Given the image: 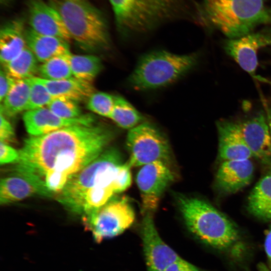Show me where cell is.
<instances>
[{
    "instance_id": "obj_24",
    "label": "cell",
    "mask_w": 271,
    "mask_h": 271,
    "mask_svg": "<svg viewBox=\"0 0 271 271\" xmlns=\"http://www.w3.org/2000/svg\"><path fill=\"white\" fill-rule=\"evenodd\" d=\"M38 60L27 46L17 56L4 66L5 72L14 80L28 79L38 74Z\"/></svg>"
},
{
    "instance_id": "obj_30",
    "label": "cell",
    "mask_w": 271,
    "mask_h": 271,
    "mask_svg": "<svg viewBox=\"0 0 271 271\" xmlns=\"http://www.w3.org/2000/svg\"><path fill=\"white\" fill-rule=\"evenodd\" d=\"M78 101L65 97H55L47 107L56 115L64 118H73L81 115Z\"/></svg>"
},
{
    "instance_id": "obj_11",
    "label": "cell",
    "mask_w": 271,
    "mask_h": 271,
    "mask_svg": "<svg viewBox=\"0 0 271 271\" xmlns=\"http://www.w3.org/2000/svg\"><path fill=\"white\" fill-rule=\"evenodd\" d=\"M140 231L148 271H165L181 258L161 238L155 226L153 212L143 213Z\"/></svg>"
},
{
    "instance_id": "obj_34",
    "label": "cell",
    "mask_w": 271,
    "mask_h": 271,
    "mask_svg": "<svg viewBox=\"0 0 271 271\" xmlns=\"http://www.w3.org/2000/svg\"><path fill=\"white\" fill-rule=\"evenodd\" d=\"M15 80L11 78L3 70L0 73V101L2 103Z\"/></svg>"
},
{
    "instance_id": "obj_14",
    "label": "cell",
    "mask_w": 271,
    "mask_h": 271,
    "mask_svg": "<svg viewBox=\"0 0 271 271\" xmlns=\"http://www.w3.org/2000/svg\"><path fill=\"white\" fill-rule=\"evenodd\" d=\"M23 119L30 136H39L72 125H91L95 117L89 114L73 118H64L52 112L47 107L26 111Z\"/></svg>"
},
{
    "instance_id": "obj_21",
    "label": "cell",
    "mask_w": 271,
    "mask_h": 271,
    "mask_svg": "<svg viewBox=\"0 0 271 271\" xmlns=\"http://www.w3.org/2000/svg\"><path fill=\"white\" fill-rule=\"evenodd\" d=\"M35 78L46 87L54 98L65 97L79 101L88 99L95 92L92 82L73 76L59 80H49L36 76Z\"/></svg>"
},
{
    "instance_id": "obj_35",
    "label": "cell",
    "mask_w": 271,
    "mask_h": 271,
    "mask_svg": "<svg viewBox=\"0 0 271 271\" xmlns=\"http://www.w3.org/2000/svg\"><path fill=\"white\" fill-rule=\"evenodd\" d=\"M265 115L271 134V97L265 101Z\"/></svg>"
},
{
    "instance_id": "obj_16",
    "label": "cell",
    "mask_w": 271,
    "mask_h": 271,
    "mask_svg": "<svg viewBox=\"0 0 271 271\" xmlns=\"http://www.w3.org/2000/svg\"><path fill=\"white\" fill-rule=\"evenodd\" d=\"M242 137L253 157L271 165V134L264 113L237 120Z\"/></svg>"
},
{
    "instance_id": "obj_27",
    "label": "cell",
    "mask_w": 271,
    "mask_h": 271,
    "mask_svg": "<svg viewBox=\"0 0 271 271\" xmlns=\"http://www.w3.org/2000/svg\"><path fill=\"white\" fill-rule=\"evenodd\" d=\"M70 55L54 57L42 63L39 67V77L59 80L73 77L69 61Z\"/></svg>"
},
{
    "instance_id": "obj_29",
    "label": "cell",
    "mask_w": 271,
    "mask_h": 271,
    "mask_svg": "<svg viewBox=\"0 0 271 271\" xmlns=\"http://www.w3.org/2000/svg\"><path fill=\"white\" fill-rule=\"evenodd\" d=\"M115 96L104 92L93 93L87 99V107L92 112L109 118L113 110Z\"/></svg>"
},
{
    "instance_id": "obj_33",
    "label": "cell",
    "mask_w": 271,
    "mask_h": 271,
    "mask_svg": "<svg viewBox=\"0 0 271 271\" xmlns=\"http://www.w3.org/2000/svg\"><path fill=\"white\" fill-rule=\"evenodd\" d=\"M165 271H202L191 263L180 258L171 265Z\"/></svg>"
},
{
    "instance_id": "obj_20",
    "label": "cell",
    "mask_w": 271,
    "mask_h": 271,
    "mask_svg": "<svg viewBox=\"0 0 271 271\" xmlns=\"http://www.w3.org/2000/svg\"><path fill=\"white\" fill-rule=\"evenodd\" d=\"M26 29L19 19L6 23L0 32V60L4 66L17 56L27 46Z\"/></svg>"
},
{
    "instance_id": "obj_22",
    "label": "cell",
    "mask_w": 271,
    "mask_h": 271,
    "mask_svg": "<svg viewBox=\"0 0 271 271\" xmlns=\"http://www.w3.org/2000/svg\"><path fill=\"white\" fill-rule=\"evenodd\" d=\"M247 208L255 217L271 221V173L261 178L252 189L247 199Z\"/></svg>"
},
{
    "instance_id": "obj_36",
    "label": "cell",
    "mask_w": 271,
    "mask_h": 271,
    "mask_svg": "<svg viewBox=\"0 0 271 271\" xmlns=\"http://www.w3.org/2000/svg\"><path fill=\"white\" fill-rule=\"evenodd\" d=\"M258 271H271V269L262 262H260L257 264Z\"/></svg>"
},
{
    "instance_id": "obj_6",
    "label": "cell",
    "mask_w": 271,
    "mask_h": 271,
    "mask_svg": "<svg viewBox=\"0 0 271 271\" xmlns=\"http://www.w3.org/2000/svg\"><path fill=\"white\" fill-rule=\"evenodd\" d=\"M48 2L59 12L71 38L81 48L93 51L108 47V27L100 11L86 1Z\"/></svg>"
},
{
    "instance_id": "obj_26",
    "label": "cell",
    "mask_w": 271,
    "mask_h": 271,
    "mask_svg": "<svg viewBox=\"0 0 271 271\" xmlns=\"http://www.w3.org/2000/svg\"><path fill=\"white\" fill-rule=\"evenodd\" d=\"M109 118L119 127L129 130L141 123L143 120L141 113L120 96H115L114 107Z\"/></svg>"
},
{
    "instance_id": "obj_4",
    "label": "cell",
    "mask_w": 271,
    "mask_h": 271,
    "mask_svg": "<svg viewBox=\"0 0 271 271\" xmlns=\"http://www.w3.org/2000/svg\"><path fill=\"white\" fill-rule=\"evenodd\" d=\"M202 22L228 39L237 38L258 26L271 25V8L265 0H204Z\"/></svg>"
},
{
    "instance_id": "obj_5",
    "label": "cell",
    "mask_w": 271,
    "mask_h": 271,
    "mask_svg": "<svg viewBox=\"0 0 271 271\" xmlns=\"http://www.w3.org/2000/svg\"><path fill=\"white\" fill-rule=\"evenodd\" d=\"M198 60L197 53L180 55L164 50L150 52L139 59L127 82L137 90L164 87L193 69Z\"/></svg>"
},
{
    "instance_id": "obj_8",
    "label": "cell",
    "mask_w": 271,
    "mask_h": 271,
    "mask_svg": "<svg viewBox=\"0 0 271 271\" xmlns=\"http://www.w3.org/2000/svg\"><path fill=\"white\" fill-rule=\"evenodd\" d=\"M126 144L130 154L127 162L131 167L157 161L170 165L171 154L168 142L151 123L143 122L129 129Z\"/></svg>"
},
{
    "instance_id": "obj_12",
    "label": "cell",
    "mask_w": 271,
    "mask_h": 271,
    "mask_svg": "<svg viewBox=\"0 0 271 271\" xmlns=\"http://www.w3.org/2000/svg\"><path fill=\"white\" fill-rule=\"evenodd\" d=\"M223 49L238 65L251 76H255L259 50L271 47V32H252L242 37L227 39Z\"/></svg>"
},
{
    "instance_id": "obj_13",
    "label": "cell",
    "mask_w": 271,
    "mask_h": 271,
    "mask_svg": "<svg viewBox=\"0 0 271 271\" xmlns=\"http://www.w3.org/2000/svg\"><path fill=\"white\" fill-rule=\"evenodd\" d=\"M35 195L48 197L53 195L38 178L29 173L13 168L10 174L1 180V204L21 201Z\"/></svg>"
},
{
    "instance_id": "obj_32",
    "label": "cell",
    "mask_w": 271,
    "mask_h": 271,
    "mask_svg": "<svg viewBox=\"0 0 271 271\" xmlns=\"http://www.w3.org/2000/svg\"><path fill=\"white\" fill-rule=\"evenodd\" d=\"M0 151V163L2 165L16 163L19 160V151L7 144L1 142Z\"/></svg>"
},
{
    "instance_id": "obj_18",
    "label": "cell",
    "mask_w": 271,
    "mask_h": 271,
    "mask_svg": "<svg viewBox=\"0 0 271 271\" xmlns=\"http://www.w3.org/2000/svg\"><path fill=\"white\" fill-rule=\"evenodd\" d=\"M253 172L249 159L223 161L216 174V187L224 194L234 193L250 183Z\"/></svg>"
},
{
    "instance_id": "obj_7",
    "label": "cell",
    "mask_w": 271,
    "mask_h": 271,
    "mask_svg": "<svg viewBox=\"0 0 271 271\" xmlns=\"http://www.w3.org/2000/svg\"><path fill=\"white\" fill-rule=\"evenodd\" d=\"M123 164L122 157L114 148L105 150L98 157L73 175L57 200L72 212L81 214L82 205L86 192L110 170Z\"/></svg>"
},
{
    "instance_id": "obj_2",
    "label": "cell",
    "mask_w": 271,
    "mask_h": 271,
    "mask_svg": "<svg viewBox=\"0 0 271 271\" xmlns=\"http://www.w3.org/2000/svg\"><path fill=\"white\" fill-rule=\"evenodd\" d=\"M116 27L124 37L149 32L178 21L202 22L196 0H109Z\"/></svg>"
},
{
    "instance_id": "obj_37",
    "label": "cell",
    "mask_w": 271,
    "mask_h": 271,
    "mask_svg": "<svg viewBox=\"0 0 271 271\" xmlns=\"http://www.w3.org/2000/svg\"><path fill=\"white\" fill-rule=\"evenodd\" d=\"M68 1H73V2H78V1H83L86 0H65Z\"/></svg>"
},
{
    "instance_id": "obj_15",
    "label": "cell",
    "mask_w": 271,
    "mask_h": 271,
    "mask_svg": "<svg viewBox=\"0 0 271 271\" xmlns=\"http://www.w3.org/2000/svg\"><path fill=\"white\" fill-rule=\"evenodd\" d=\"M27 10L30 28L35 32L68 42L72 39L60 14L48 2L28 0Z\"/></svg>"
},
{
    "instance_id": "obj_25",
    "label": "cell",
    "mask_w": 271,
    "mask_h": 271,
    "mask_svg": "<svg viewBox=\"0 0 271 271\" xmlns=\"http://www.w3.org/2000/svg\"><path fill=\"white\" fill-rule=\"evenodd\" d=\"M73 76L92 82L102 68L100 59L92 55H73L69 57Z\"/></svg>"
},
{
    "instance_id": "obj_17",
    "label": "cell",
    "mask_w": 271,
    "mask_h": 271,
    "mask_svg": "<svg viewBox=\"0 0 271 271\" xmlns=\"http://www.w3.org/2000/svg\"><path fill=\"white\" fill-rule=\"evenodd\" d=\"M216 126L220 160H244L253 157L242 137L237 120L221 119L217 122Z\"/></svg>"
},
{
    "instance_id": "obj_1",
    "label": "cell",
    "mask_w": 271,
    "mask_h": 271,
    "mask_svg": "<svg viewBox=\"0 0 271 271\" xmlns=\"http://www.w3.org/2000/svg\"><path fill=\"white\" fill-rule=\"evenodd\" d=\"M114 134L108 127L94 123L30 136L14 168L37 177L53 195L58 194L73 175L105 150Z\"/></svg>"
},
{
    "instance_id": "obj_3",
    "label": "cell",
    "mask_w": 271,
    "mask_h": 271,
    "mask_svg": "<svg viewBox=\"0 0 271 271\" xmlns=\"http://www.w3.org/2000/svg\"><path fill=\"white\" fill-rule=\"evenodd\" d=\"M177 203L184 223L196 238L224 252H238L242 239L236 225L208 202L179 195Z\"/></svg>"
},
{
    "instance_id": "obj_9",
    "label": "cell",
    "mask_w": 271,
    "mask_h": 271,
    "mask_svg": "<svg viewBox=\"0 0 271 271\" xmlns=\"http://www.w3.org/2000/svg\"><path fill=\"white\" fill-rule=\"evenodd\" d=\"M83 219L95 240L100 242L120 234L128 228L134 221L135 213L127 198H112L103 206L83 215Z\"/></svg>"
},
{
    "instance_id": "obj_38",
    "label": "cell",
    "mask_w": 271,
    "mask_h": 271,
    "mask_svg": "<svg viewBox=\"0 0 271 271\" xmlns=\"http://www.w3.org/2000/svg\"><path fill=\"white\" fill-rule=\"evenodd\" d=\"M2 2H5L6 1H8V0H1Z\"/></svg>"
},
{
    "instance_id": "obj_10",
    "label": "cell",
    "mask_w": 271,
    "mask_h": 271,
    "mask_svg": "<svg viewBox=\"0 0 271 271\" xmlns=\"http://www.w3.org/2000/svg\"><path fill=\"white\" fill-rule=\"evenodd\" d=\"M170 165L157 161L142 166L137 173L136 183L141 193L142 213H154L161 196L174 180Z\"/></svg>"
},
{
    "instance_id": "obj_28",
    "label": "cell",
    "mask_w": 271,
    "mask_h": 271,
    "mask_svg": "<svg viewBox=\"0 0 271 271\" xmlns=\"http://www.w3.org/2000/svg\"><path fill=\"white\" fill-rule=\"evenodd\" d=\"M29 79L30 91L26 111L47 106L54 97L45 86L36 80L35 77Z\"/></svg>"
},
{
    "instance_id": "obj_19",
    "label": "cell",
    "mask_w": 271,
    "mask_h": 271,
    "mask_svg": "<svg viewBox=\"0 0 271 271\" xmlns=\"http://www.w3.org/2000/svg\"><path fill=\"white\" fill-rule=\"evenodd\" d=\"M25 36L27 47L42 63L54 57L71 54L68 42L62 39L39 34L30 27L26 29Z\"/></svg>"
},
{
    "instance_id": "obj_31",
    "label": "cell",
    "mask_w": 271,
    "mask_h": 271,
    "mask_svg": "<svg viewBox=\"0 0 271 271\" xmlns=\"http://www.w3.org/2000/svg\"><path fill=\"white\" fill-rule=\"evenodd\" d=\"M0 139L1 142L9 144L16 142L14 130L11 123L1 111Z\"/></svg>"
},
{
    "instance_id": "obj_23",
    "label": "cell",
    "mask_w": 271,
    "mask_h": 271,
    "mask_svg": "<svg viewBox=\"0 0 271 271\" xmlns=\"http://www.w3.org/2000/svg\"><path fill=\"white\" fill-rule=\"evenodd\" d=\"M30 91L29 79L15 80L1 104L0 110L7 116H14L27 109Z\"/></svg>"
}]
</instances>
